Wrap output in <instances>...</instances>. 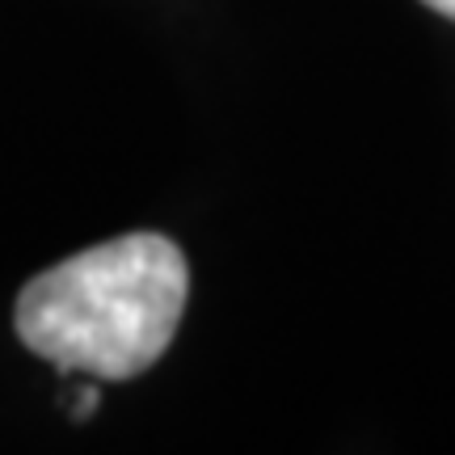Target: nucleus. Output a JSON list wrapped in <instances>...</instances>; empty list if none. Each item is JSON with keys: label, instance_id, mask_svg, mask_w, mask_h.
<instances>
[{"label": "nucleus", "instance_id": "7ed1b4c3", "mask_svg": "<svg viewBox=\"0 0 455 455\" xmlns=\"http://www.w3.org/2000/svg\"><path fill=\"white\" fill-rule=\"evenodd\" d=\"M426 9H435V13H443V17H451L455 21V0H422Z\"/></svg>", "mask_w": 455, "mask_h": 455}, {"label": "nucleus", "instance_id": "f03ea898", "mask_svg": "<svg viewBox=\"0 0 455 455\" xmlns=\"http://www.w3.org/2000/svg\"><path fill=\"white\" fill-rule=\"evenodd\" d=\"M98 396H101V392L93 388V384H84V388L76 392V409H72V413H76V418H89V413L98 409Z\"/></svg>", "mask_w": 455, "mask_h": 455}, {"label": "nucleus", "instance_id": "f257e3e1", "mask_svg": "<svg viewBox=\"0 0 455 455\" xmlns=\"http://www.w3.org/2000/svg\"><path fill=\"white\" fill-rule=\"evenodd\" d=\"M190 295L181 249L131 232L30 278L13 308L17 338L38 358L93 379H131L169 350Z\"/></svg>", "mask_w": 455, "mask_h": 455}]
</instances>
